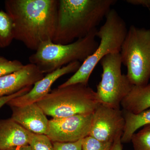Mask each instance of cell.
Masks as SVG:
<instances>
[{
    "label": "cell",
    "instance_id": "6da1fadb",
    "mask_svg": "<svg viewBox=\"0 0 150 150\" xmlns=\"http://www.w3.org/2000/svg\"><path fill=\"white\" fill-rule=\"evenodd\" d=\"M58 0H6V12L13 25L14 39L36 51L53 40L57 19Z\"/></svg>",
    "mask_w": 150,
    "mask_h": 150
},
{
    "label": "cell",
    "instance_id": "7a4b0ae2",
    "mask_svg": "<svg viewBox=\"0 0 150 150\" xmlns=\"http://www.w3.org/2000/svg\"><path fill=\"white\" fill-rule=\"evenodd\" d=\"M115 0H58L53 41L66 45L85 37L105 18Z\"/></svg>",
    "mask_w": 150,
    "mask_h": 150
},
{
    "label": "cell",
    "instance_id": "3957f363",
    "mask_svg": "<svg viewBox=\"0 0 150 150\" xmlns=\"http://www.w3.org/2000/svg\"><path fill=\"white\" fill-rule=\"evenodd\" d=\"M36 103L54 118L93 114L100 104L96 92L82 84L58 87Z\"/></svg>",
    "mask_w": 150,
    "mask_h": 150
},
{
    "label": "cell",
    "instance_id": "277c9868",
    "mask_svg": "<svg viewBox=\"0 0 150 150\" xmlns=\"http://www.w3.org/2000/svg\"><path fill=\"white\" fill-rule=\"evenodd\" d=\"M98 30L66 45L48 40L40 44L35 53L28 58L30 64L35 65L43 74H48L75 62H84L96 50Z\"/></svg>",
    "mask_w": 150,
    "mask_h": 150
},
{
    "label": "cell",
    "instance_id": "5b68a950",
    "mask_svg": "<svg viewBox=\"0 0 150 150\" xmlns=\"http://www.w3.org/2000/svg\"><path fill=\"white\" fill-rule=\"evenodd\" d=\"M105 21L96 33L100 43L94 52L85 60L79 69L64 83L62 88L76 84L88 85L89 79L96 65L105 56L120 53L121 46L128 29L126 23L114 9H111L105 17Z\"/></svg>",
    "mask_w": 150,
    "mask_h": 150
},
{
    "label": "cell",
    "instance_id": "8992f818",
    "mask_svg": "<svg viewBox=\"0 0 150 150\" xmlns=\"http://www.w3.org/2000/svg\"><path fill=\"white\" fill-rule=\"evenodd\" d=\"M120 54L127 77L135 86L148 84L150 79V29L131 25Z\"/></svg>",
    "mask_w": 150,
    "mask_h": 150
},
{
    "label": "cell",
    "instance_id": "52a82bcc",
    "mask_svg": "<svg viewBox=\"0 0 150 150\" xmlns=\"http://www.w3.org/2000/svg\"><path fill=\"white\" fill-rule=\"evenodd\" d=\"M103 73L96 93L100 104L120 109L121 102L133 86L127 75L121 73L120 53L108 54L100 61Z\"/></svg>",
    "mask_w": 150,
    "mask_h": 150
},
{
    "label": "cell",
    "instance_id": "ba28073f",
    "mask_svg": "<svg viewBox=\"0 0 150 150\" xmlns=\"http://www.w3.org/2000/svg\"><path fill=\"white\" fill-rule=\"evenodd\" d=\"M125 123L122 110L100 104L93 113L89 135L102 142L113 143L121 138Z\"/></svg>",
    "mask_w": 150,
    "mask_h": 150
},
{
    "label": "cell",
    "instance_id": "9c48e42d",
    "mask_svg": "<svg viewBox=\"0 0 150 150\" xmlns=\"http://www.w3.org/2000/svg\"><path fill=\"white\" fill-rule=\"evenodd\" d=\"M93 114L76 115L49 120L46 136L52 142H77L88 136Z\"/></svg>",
    "mask_w": 150,
    "mask_h": 150
},
{
    "label": "cell",
    "instance_id": "30bf717a",
    "mask_svg": "<svg viewBox=\"0 0 150 150\" xmlns=\"http://www.w3.org/2000/svg\"><path fill=\"white\" fill-rule=\"evenodd\" d=\"M81 65L80 62H72L47 74L43 79L35 83L28 92L11 100L7 104L11 107L21 106L37 102L50 93L52 85L59 78L67 74L76 72L79 69Z\"/></svg>",
    "mask_w": 150,
    "mask_h": 150
},
{
    "label": "cell",
    "instance_id": "8fae6325",
    "mask_svg": "<svg viewBox=\"0 0 150 150\" xmlns=\"http://www.w3.org/2000/svg\"><path fill=\"white\" fill-rule=\"evenodd\" d=\"M10 107L15 122L31 133L46 135L49 120L36 103Z\"/></svg>",
    "mask_w": 150,
    "mask_h": 150
},
{
    "label": "cell",
    "instance_id": "7c38bea8",
    "mask_svg": "<svg viewBox=\"0 0 150 150\" xmlns=\"http://www.w3.org/2000/svg\"><path fill=\"white\" fill-rule=\"evenodd\" d=\"M36 66L24 65L21 70L0 77V98L10 95L26 87L33 86L44 77Z\"/></svg>",
    "mask_w": 150,
    "mask_h": 150
},
{
    "label": "cell",
    "instance_id": "4fadbf2b",
    "mask_svg": "<svg viewBox=\"0 0 150 150\" xmlns=\"http://www.w3.org/2000/svg\"><path fill=\"white\" fill-rule=\"evenodd\" d=\"M30 133L11 118L0 120V150L29 145Z\"/></svg>",
    "mask_w": 150,
    "mask_h": 150
},
{
    "label": "cell",
    "instance_id": "5bb4252c",
    "mask_svg": "<svg viewBox=\"0 0 150 150\" xmlns=\"http://www.w3.org/2000/svg\"><path fill=\"white\" fill-rule=\"evenodd\" d=\"M123 109L132 113H139L150 108V83L135 86L122 100Z\"/></svg>",
    "mask_w": 150,
    "mask_h": 150
},
{
    "label": "cell",
    "instance_id": "9a60e30c",
    "mask_svg": "<svg viewBox=\"0 0 150 150\" xmlns=\"http://www.w3.org/2000/svg\"><path fill=\"white\" fill-rule=\"evenodd\" d=\"M122 110L125 123L121 142L127 143L131 142L132 136L137 130L150 124V108L139 113Z\"/></svg>",
    "mask_w": 150,
    "mask_h": 150
},
{
    "label": "cell",
    "instance_id": "2e32d148",
    "mask_svg": "<svg viewBox=\"0 0 150 150\" xmlns=\"http://www.w3.org/2000/svg\"><path fill=\"white\" fill-rule=\"evenodd\" d=\"M14 39L12 20L6 11H0V48L8 47Z\"/></svg>",
    "mask_w": 150,
    "mask_h": 150
},
{
    "label": "cell",
    "instance_id": "e0dca14e",
    "mask_svg": "<svg viewBox=\"0 0 150 150\" xmlns=\"http://www.w3.org/2000/svg\"><path fill=\"white\" fill-rule=\"evenodd\" d=\"M131 142L134 150H150V124L134 134Z\"/></svg>",
    "mask_w": 150,
    "mask_h": 150
},
{
    "label": "cell",
    "instance_id": "ac0fdd59",
    "mask_svg": "<svg viewBox=\"0 0 150 150\" xmlns=\"http://www.w3.org/2000/svg\"><path fill=\"white\" fill-rule=\"evenodd\" d=\"M29 145L32 150H54L53 142L46 135L30 133Z\"/></svg>",
    "mask_w": 150,
    "mask_h": 150
},
{
    "label": "cell",
    "instance_id": "d6986e66",
    "mask_svg": "<svg viewBox=\"0 0 150 150\" xmlns=\"http://www.w3.org/2000/svg\"><path fill=\"white\" fill-rule=\"evenodd\" d=\"M24 66L18 60H9L0 56V77L18 71Z\"/></svg>",
    "mask_w": 150,
    "mask_h": 150
},
{
    "label": "cell",
    "instance_id": "ffe728a7",
    "mask_svg": "<svg viewBox=\"0 0 150 150\" xmlns=\"http://www.w3.org/2000/svg\"><path fill=\"white\" fill-rule=\"evenodd\" d=\"M112 143L102 142L91 137L87 136L82 139V150H110Z\"/></svg>",
    "mask_w": 150,
    "mask_h": 150
},
{
    "label": "cell",
    "instance_id": "44dd1931",
    "mask_svg": "<svg viewBox=\"0 0 150 150\" xmlns=\"http://www.w3.org/2000/svg\"><path fill=\"white\" fill-rule=\"evenodd\" d=\"M82 139L74 142H53L54 150H82Z\"/></svg>",
    "mask_w": 150,
    "mask_h": 150
},
{
    "label": "cell",
    "instance_id": "7402d4cb",
    "mask_svg": "<svg viewBox=\"0 0 150 150\" xmlns=\"http://www.w3.org/2000/svg\"><path fill=\"white\" fill-rule=\"evenodd\" d=\"M32 87L33 86L26 87L22 89L19 91L15 93L0 98V108L2 107L4 105L7 104L11 100L17 97L21 96L27 93L31 89Z\"/></svg>",
    "mask_w": 150,
    "mask_h": 150
},
{
    "label": "cell",
    "instance_id": "603a6c76",
    "mask_svg": "<svg viewBox=\"0 0 150 150\" xmlns=\"http://www.w3.org/2000/svg\"><path fill=\"white\" fill-rule=\"evenodd\" d=\"M126 2L133 5L142 6L150 9V0H127Z\"/></svg>",
    "mask_w": 150,
    "mask_h": 150
},
{
    "label": "cell",
    "instance_id": "cb8c5ba5",
    "mask_svg": "<svg viewBox=\"0 0 150 150\" xmlns=\"http://www.w3.org/2000/svg\"><path fill=\"white\" fill-rule=\"evenodd\" d=\"M110 150H123V146L121 142V137H119L114 141Z\"/></svg>",
    "mask_w": 150,
    "mask_h": 150
},
{
    "label": "cell",
    "instance_id": "d4e9b609",
    "mask_svg": "<svg viewBox=\"0 0 150 150\" xmlns=\"http://www.w3.org/2000/svg\"><path fill=\"white\" fill-rule=\"evenodd\" d=\"M7 150H32V149L29 145H27L11 148Z\"/></svg>",
    "mask_w": 150,
    "mask_h": 150
},
{
    "label": "cell",
    "instance_id": "484cf974",
    "mask_svg": "<svg viewBox=\"0 0 150 150\" xmlns=\"http://www.w3.org/2000/svg\"><path fill=\"white\" fill-rule=\"evenodd\" d=\"M149 12H150V9H149Z\"/></svg>",
    "mask_w": 150,
    "mask_h": 150
}]
</instances>
